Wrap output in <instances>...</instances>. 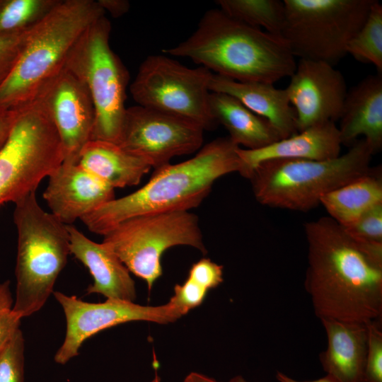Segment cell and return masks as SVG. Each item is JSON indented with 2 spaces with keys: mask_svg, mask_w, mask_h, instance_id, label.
I'll list each match as a JSON object with an SVG mask.
<instances>
[{
  "mask_svg": "<svg viewBox=\"0 0 382 382\" xmlns=\"http://www.w3.org/2000/svg\"><path fill=\"white\" fill-rule=\"evenodd\" d=\"M203 141L204 129L197 123L137 105L126 108L117 144L156 169L199 150Z\"/></svg>",
  "mask_w": 382,
  "mask_h": 382,
  "instance_id": "obj_12",
  "label": "cell"
},
{
  "mask_svg": "<svg viewBox=\"0 0 382 382\" xmlns=\"http://www.w3.org/2000/svg\"><path fill=\"white\" fill-rule=\"evenodd\" d=\"M374 153L358 139L344 154L327 160H271L259 163L248 178L256 200L272 208L308 212L325 194L364 175Z\"/></svg>",
  "mask_w": 382,
  "mask_h": 382,
  "instance_id": "obj_5",
  "label": "cell"
},
{
  "mask_svg": "<svg viewBox=\"0 0 382 382\" xmlns=\"http://www.w3.org/2000/svg\"><path fill=\"white\" fill-rule=\"evenodd\" d=\"M59 0H0V35L29 30L39 23Z\"/></svg>",
  "mask_w": 382,
  "mask_h": 382,
  "instance_id": "obj_27",
  "label": "cell"
},
{
  "mask_svg": "<svg viewBox=\"0 0 382 382\" xmlns=\"http://www.w3.org/2000/svg\"><path fill=\"white\" fill-rule=\"evenodd\" d=\"M43 193L51 213L69 225L114 199V188L79 163L63 162L47 177Z\"/></svg>",
  "mask_w": 382,
  "mask_h": 382,
  "instance_id": "obj_16",
  "label": "cell"
},
{
  "mask_svg": "<svg viewBox=\"0 0 382 382\" xmlns=\"http://www.w3.org/2000/svg\"><path fill=\"white\" fill-rule=\"evenodd\" d=\"M35 100L55 127L64 149L63 162L78 163L81 149L92 139L96 119L84 83L64 67L41 88Z\"/></svg>",
  "mask_w": 382,
  "mask_h": 382,
  "instance_id": "obj_14",
  "label": "cell"
},
{
  "mask_svg": "<svg viewBox=\"0 0 382 382\" xmlns=\"http://www.w3.org/2000/svg\"><path fill=\"white\" fill-rule=\"evenodd\" d=\"M209 104L216 122L227 129L228 137L238 146L257 149L281 139L269 121L230 95L210 92Z\"/></svg>",
  "mask_w": 382,
  "mask_h": 382,
  "instance_id": "obj_23",
  "label": "cell"
},
{
  "mask_svg": "<svg viewBox=\"0 0 382 382\" xmlns=\"http://www.w3.org/2000/svg\"><path fill=\"white\" fill-rule=\"evenodd\" d=\"M30 30L0 35V86L12 71Z\"/></svg>",
  "mask_w": 382,
  "mask_h": 382,
  "instance_id": "obj_31",
  "label": "cell"
},
{
  "mask_svg": "<svg viewBox=\"0 0 382 382\" xmlns=\"http://www.w3.org/2000/svg\"><path fill=\"white\" fill-rule=\"evenodd\" d=\"M67 230L70 254L83 264L93 277L86 293L134 302L137 297L135 283L120 258L105 243L91 241L74 226L67 225Z\"/></svg>",
  "mask_w": 382,
  "mask_h": 382,
  "instance_id": "obj_17",
  "label": "cell"
},
{
  "mask_svg": "<svg viewBox=\"0 0 382 382\" xmlns=\"http://www.w3.org/2000/svg\"><path fill=\"white\" fill-rule=\"evenodd\" d=\"M338 127L342 144L364 139L374 154L382 148V74L369 75L347 93Z\"/></svg>",
  "mask_w": 382,
  "mask_h": 382,
  "instance_id": "obj_20",
  "label": "cell"
},
{
  "mask_svg": "<svg viewBox=\"0 0 382 382\" xmlns=\"http://www.w3.org/2000/svg\"><path fill=\"white\" fill-rule=\"evenodd\" d=\"M61 139L37 101L18 109L11 134L0 150V206L16 204L64 161Z\"/></svg>",
  "mask_w": 382,
  "mask_h": 382,
  "instance_id": "obj_9",
  "label": "cell"
},
{
  "mask_svg": "<svg viewBox=\"0 0 382 382\" xmlns=\"http://www.w3.org/2000/svg\"><path fill=\"white\" fill-rule=\"evenodd\" d=\"M343 228L354 238L382 243V203L370 208L355 221Z\"/></svg>",
  "mask_w": 382,
  "mask_h": 382,
  "instance_id": "obj_30",
  "label": "cell"
},
{
  "mask_svg": "<svg viewBox=\"0 0 382 382\" xmlns=\"http://www.w3.org/2000/svg\"><path fill=\"white\" fill-rule=\"evenodd\" d=\"M212 74L204 66L190 69L166 55L154 54L140 64L129 91L139 105L188 119L210 130L218 125L209 104Z\"/></svg>",
  "mask_w": 382,
  "mask_h": 382,
  "instance_id": "obj_11",
  "label": "cell"
},
{
  "mask_svg": "<svg viewBox=\"0 0 382 382\" xmlns=\"http://www.w3.org/2000/svg\"><path fill=\"white\" fill-rule=\"evenodd\" d=\"M210 92L230 95L274 127L281 139L298 132L296 113L286 90L264 82H241L213 73Z\"/></svg>",
  "mask_w": 382,
  "mask_h": 382,
  "instance_id": "obj_21",
  "label": "cell"
},
{
  "mask_svg": "<svg viewBox=\"0 0 382 382\" xmlns=\"http://www.w3.org/2000/svg\"><path fill=\"white\" fill-rule=\"evenodd\" d=\"M188 277L209 291L223 282V266L209 258H202L192 265Z\"/></svg>",
  "mask_w": 382,
  "mask_h": 382,
  "instance_id": "obj_33",
  "label": "cell"
},
{
  "mask_svg": "<svg viewBox=\"0 0 382 382\" xmlns=\"http://www.w3.org/2000/svg\"><path fill=\"white\" fill-rule=\"evenodd\" d=\"M375 0H284L281 37L294 57L332 66L347 54Z\"/></svg>",
  "mask_w": 382,
  "mask_h": 382,
  "instance_id": "obj_8",
  "label": "cell"
},
{
  "mask_svg": "<svg viewBox=\"0 0 382 382\" xmlns=\"http://www.w3.org/2000/svg\"><path fill=\"white\" fill-rule=\"evenodd\" d=\"M105 11L97 1L59 0L28 35L18 59L0 86V111L33 102L41 88L65 65L83 33Z\"/></svg>",
  "mask_w": 382,
  "mask_h": 382,
  "instance_id": "obj_4",
  "label": "cell"
},
{
  "mask_svg": "<svg viewBox=\"0 0 382 382\" xmlns=\"http://www.w3.org/2000/svg\"><path fill=\"white\" fill-rule=\"evenodd\" d=\"M21 319L12 309L0 315V353L20 329Z\"/></svg>",
  "mask_w": 382,
  "mask_h": 382,
  "instance_id": "obj_34",
  "label": "cell"
},
{
  "mask_svg": "<svg viewBox=\"0 0 382 382\" xmlns=\"http://www.w3.org/2000/svg\"><path fill=\"white\" fill-rule=\"evenodd\" d=\"M382 203L381 166L325 194L320 199L330 217L342 227L355 221L374 206Z\"/></svg>",
  "mask_w": 382,
  "mask_h": 382,
  "instance_id": "obj_24",
  "label": "cell"
},
{
  "mask_svg": "<svg viewBox=\"0 0 382 382\" xmlns=\"http://www.w3.org/2000/svg\"><path fill=\"white\" fill-rule=\"evenodd\" d=\"M52 294L61 305L66 319L65 337L54 356V361L62 365L78 356L82 344L101 330L132 321L166 324L183 316L168 302L157 306L113 299L90 303L61 291H53Z\"/></svg>",
  "mask_w": 382,
  "mask_h": 382,
  "instance_id": "obj_13",
  "label": "cell"
},
{
  "mask_svg": "<svg viewBox=\"0 0 382 382\" xmlns=\"http://www.w3.org/2000/svg\"><path fill=\"white\" fill-rule=\"evenodd\" d=\"M229 382H250L248 381H247L246 379H245L243 376H236L233 378H232Z\"/></svg>",
  "mask_w": 382,
  "mask_h": 382,
  "instance_id": "obj_40",
  "label": "cell"
},
{
  "mask_svg": "<svg viewBox=\"0 0 382 382\" xmlns=\"http://www.w3.org/2000/svg\"><path fill=\"white\" fill-rule=\"evenodd\" d=\"M347 54L356 60L374 64L382 74V5L374 1L364 24L349 41Z\"/></svg>",
  "mask_w": 382,
  "mask_h": 382,
  "instance_id": "obj_26",
  "label": "cell"
},
{
  "mask_svg": "<svg viewBox=\"0 0 382 382\" xmlns=\"http://www.w3.org/2000/svg\"><path fill=\"white\" fill-rule=\"evenodd\" d=\"M10 284L9 280L0 282V315L13 308V299Z\"/></svg>",
  "mask_w": 382,
  "mask_h": 382,
  "instance_id": "obj_37",
  "label": "cell"
},
{
  "mask_svg": "<svg viewBox=\"0 0 382 382\" xmlns=\"http://www.w3.org/2000/svg\"><path fill=\"white\" fill-rule=\"evenodd\" d=\"M342 142L335 122H327L278 140L257 149L238 148V154L244 166L243 177L249 178L260 163L279 159L322 161L340 155Z\"/></svg>",
  "mask_w": 382,
  "mask_h": 382,
  "instance_id": "obj_18",
  "label": "cell"
},
{
  "mask_svg": "<svg viewBox=\"0 0 382 382\" xmlns=\"http://www.w3.org/2000/svg\"><path fill=\"white\" fill-rule=\"evenodd\" d=\"M110 32L105 16L97 19L73 46L64 67L84 83L91 96L96 114L91 139L118 144L129 74L110 47Z\"/></svg>",
  "mask_w": 382,
  "mask_h": 382,
  "instance_id": "obj_7",
  "label": "cell"
},
{
  "mask_svg": "<svg viewBox=\"0 0 382 382\" xmlns=\"http://www.w3.org/2000/svg\"><path fill=\"white\" fill-rule=\"evenodd\" d=\"M149 382H161V380L159 376L157 374H156L154 378Z\"/></svg>",
  "mask_w": 382,
  "mask_h": 382,
  "instance_id": "obj_41",
  "label": "cell"
},
{
  "mask_svg": "<svg viewBox=\"0 0 382 382\" xmlns=\"http://www.w3.org/2000/svg\"><path fill=\"white\" fill-rule=\"evenodd\" d=\"M25 340L18 329L0 353V382H25Z\"/></svg>",
  "mask_w": 382,
  "mask_h": 382,
  "instance_id": "obj_28",
  "label": "cell"
},
{
  "mask_svg": "<svg viewBox=\"0 0 382 382\" xmlns=\"http://www.w3.org/2000/svg\"><path fill=\"white\" fill-rule=\"evenodd\" d=\"M209 290L199 282L187 277L183 284H176L168 303L183 316L202 303Z\"/></svg>",
  "mask_w": 382,
  "mask_h": 382,
  "instance_id": "obj_32",
  "label": "cell"
},
{
  "mask_svg": "<svg viewBox=\"0 0 382 382\" xmlns=\"http://www.w3.org/2000/svg\"><path fill=\"white\" fill-rule=\"evenodd\" d=\"M18 113V110L0 111V150L11 134Z\"/></svg>",
  "mask_w": 382,
  "mask_h": 382,
  "instance_id": "obj_35",
  "label": "cell"
},
{
  "mask_svg": "<svg viewBox=\"0 0 382 382\" xmlns=\"http://www.w3.org/2000/svg\"><path fill=\"white\" fill-rule=\"evenodd\" d=\"M14 204L18 245L12 310L23 318L40 311L53 293L70 254V241L67 224L40 207L36 191Z\"/></svg>",
  "mask_w": 382,
  "mask_h": 382,
  "instance_id": "obj_6",
  "label": "cell"
},
{
  "mask_svg": "<svg viewBox=\"0 0 382 382\" xmlns=\"http://www.w3.org/2000/svg\"><path fill=\"white\" fill-rule=\"evenodd\" d=\"M368 342L365 366L366 382H382L381 320L367 323Z\"/></svg>",
  "mask_w": 382,
  "mask_h": 382,
  "instance_id": "obj_29",
  "label": "cell"
},
{
  "mask_svg": "<svg viewBox=\"0 0 382 382\" xmlns=\"http://www.w3.org/2000/svg\"><path fill=\"white\" fill-rule=\"evenodd\" d=\"M229 137L217 138L183 162L155 169L150 180L126 196L115 198L81 220L90 231L104 236L120 222L140 215L190 211L209 195L214 183L244 166Z\"/></svg>",
  "mask_w": 382,
  "mask_h": 382,
  "instance_id": "obj_2",
  "label": "cell"
},
{
  "mask_svg": "<svg viewBox=\"0 0 382 382\" xmlns=\"http://www.w3.org/2000/svg\"><path fill=\"white\" fill-rule=\"evenodd\" d=\"M163 52L190 58L215 74L241 82L274 84L290 77L296 66L282 37L248 25L220 8L207 11L188 38Z\"/></svg>",
  "mask_w": 382,
  "mask_h": 382,
  "instance_id": "obj_3",
  "label": "cell"
},
{
  "mask_svg": "<svg viewBox=\"0 0 382 382\" xmlns=\"http://www.w3.org/2000/svg\"><path fill=\"white\" fill-rule=\"evenodd\" d=\"M100 6L109 12L114 18L125 14L129 9V3L126 0H98Z\"/></svg>",
  "mask_w": 382,
  "mask_h": 382,
  "instance_id": "obj_36",
  "label": "cell"
},
{
  "mask_svg": "<svg viewBox=\"0 0 382 382\" xmlns=\"http://www.w3.org/2000/svg\"><path fill=\"white\" fill-rule=\"evenodd\" d=\"M183 382H219L204 374L191 372L184 379Z\"/></svg>",
  "mask_w": 382,
  "mask_h": 382,
  "instance_id": "obj_38",
  "label": "cell"
},
{
  "mask_svg": "<svg viewBox=\"0 0 382 382\" xmlns=\"http://www.w3.org/2000/svg\"><path fill=\"white\" fill-rule=\"evenodd\" d=\"M285 90L298 132L340 120L347 93L345 78L334 66L306 59H299Z\"/></svg>",
  "mask_w": 382,
  "mask_h": 382,
  "instance_id": "obj_15",
  "label": "cell"
},
{
  "mask_svg": "<svg viewBox=\"0 0 382 382\" xmlns=\"http://www.w3.org/2000/svg\"><path fill=\"white\" fill-rule=\"evenodd\" d=\"M305 288L316 316L367 323L382 318V243L349 236L330 216L306 222Z\"/></svg>",
  "mask_w": 382,
  "mask_h": 382,
  "instance_id": "obj_1",
  "label": "cell"
},
{
  "mask_svg": "<svg viewBox=\"0 0 382 382\" xmlns=\"http://www.w3.org/2000/svg\"><path fill=\"white\" fill-rule=\"evenodd\" d=\"M216 4L228 16L253 28L280 36L284 4L279 0H218Z\"/></svg>",
  "mask_w": 382,
  "mask_h": 382,
  "instance_id": "obj_25",
  "label": "cell"
},
{
  "mask_svg": "<svg viewBox=\"0 0 382 382\" xmlns=\"http://www.w3.org/2000/svg\"><path fill=\"white\" fill-rule=\"evenodd\" d=\"M105 243L129 272L146 282L151 290L162 275L161 258L176 245L207 253L198 217L189 211L149 214L126 219L103 236Z\"/></svg>",
  "mask_w": 382,
  "mask_h": 382,
  "instance_id": "obj_10",
  "label": "cell"
},
{
  "mask_svg": "<svg viewBox=\"0 0 382 382\" xmlns=\"http://www.w3.org/2000/svg\"><path fill=\"white\" fill-rule=\"evenodd\" d=\"M327 335L320 354L325 378L332 382H366L367 323L321 318Z\"/></svg>",
  "mask_w": 382,
  "mask_h": 382,
  "instance_id": "obj_19",
  "label": "cell"
},
{
  "mask_svg": "<svg viewBox=\"0 0 382 382\" xmlns=\"http://www.w3.org/2000/svg\"><path fill=\"white\" fill-rule=\"evenodd\" d=\"M78 163L114 189L137 185L151 168L148 161L119 144L98 139L83 147Z\"/></svg>",
  "mask_w": 382,
  "mask_h": 382,
  "instance_id": "obj_22",
  "label": "cell"
},
{
  "mask_svg": "<svg viewBox=\"0 0 382 382\" xmlns=\"http://www.w3.org/2000/svg\"><path fill=\"white\" fill-rule=\"evenodd\" d=\"M276 378L279 382H332L328 380L327 378H321L320 379L309 381H300L295 380L282 372L277 371Z\"/></svg>",
  "mask_w": 382,
  "mask_h": 382,
  "instance_id": "obj_39",
  "label": "cell"
}]
</instances>
